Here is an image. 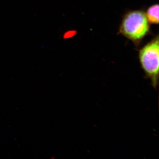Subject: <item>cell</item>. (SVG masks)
Masks as SVG:
<instances>
[{"label": "cell", "mask_w": 159, "mask_h": 159, "mask_svg": "<svg viewBox=\"0 0 159 159\" xmlns=\"http://www.w3.org/2000/svg\"><path fill=\"white\" fill-rule=\"evenodd\" d=\"M139 60L145 76L157 89L159 77V42L158 36L146 44L139 51Z\"/></svg>", "instance_id": "obj_1"}, {"label": "cell", "mask_w": 159, "mask_h": 159, "mask_svg": "<svg viewBox=\"0 0 159 159\" xmlns=\"http://www.w3.org/2000/svg\"><path fill=\"white\" fill-rule=\"evenodd\" d=\"M149 23L144 11L141 10L130 11L123 17L120 32L134 42L139 43L149 32Z\"/></svg>", "instance_id": "obj_2"}, {"label": "cell", "mask_w": 159, "mask_h": 159, "mask_svg": "<svg viewBox=\"0 0 159 159\" xmlns=\"http://www.w3.org/2000/svg\"><path fill=\"white\" fill-rule=\"evenodd\" d=\"M145 14L149 23L158 25L159 23L158 4H155L149 7Z\"/></svg>", "instance_id": "obj_3"}]
</instances>
